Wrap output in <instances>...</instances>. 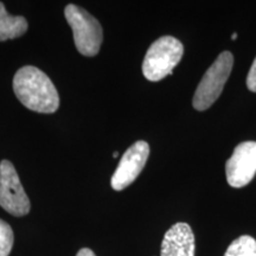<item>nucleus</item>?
<instances>
[{
  "label": "nucleus",
  "mask_w": 256,
  "mask_h": 256,
  "mask_svg": "<svg viewBox=\"0 0 256 256\" xmlns=\"http://www.w3.org/2000/svg\"><path fill=\"white\" fill-rule=\"evenodd\" d=\"M14 90L28 110L37 113H55L60 107V96L49 76L36 66H23L14 78Z\"/></svg>",
  "instance_id": "1"
},
{
  "label": "nucleus",
  "mask_w": 256,
  "mask_h": 256,
  "mask_svg": "<svg viewBox=\"0 0 256 256\" xmlns=\"http://www.w3.org/2000/svg\"><path fill=\"white\" fill-rule=\"evenodd\" d=\"M184 46L177 38L162 36L153 42L147 50L142 62L144 76L152 82H158L172 74L174 66L180 62Z\"/></svg>",
  "instance_id": "2"
},
{
  "label": "nucleus",
  "mask_w": 256,
  "mask_h": 256,
  "mask_svg": "<svg viewBox=\"0 0 256 256\" xmlns=\"http://www.w3.org/2000/svg\"><path fill=\"white\" fill-rule=\"evenodd\" d=\"M66 22L72 30L76 49L83 56H96L100 51L104 31L95 17L78 5L69 4L64 10Z\"/></svg>",
  "instance_id": "3"
},
{
  "label": "nucleus",
  "mask_w": 256,
  "mask_h": 256,
  "mask_svg": "<svg viewBox=\"0 0 256 256\" xmlns=\"http://www.w3.org/2000/svg\"><path fill=\"white\" fill-rule=\"evenodd\" d=\"M234 64L230 51H223L212 66L206 70L194 95L192 106L196 110H206L214 104L228 81Z\"/></svg>",
  "instance_id": "4"
},
{
  "label": "nucleus",
  "mask_w": 256,
  "mask_h": 256,
  "mask_svg": "<svg viewBox=\"0 0 256 256\" xmlns=\"http://www.w3.org/2000/svg\"><path fill=\"white\" fill-rule=\"evenodd\" d=\"M0 206L17 217L28 215L30 211V200L17 171L14 164L6 159L0 162Z\"/></svg>",
  "instance_id": "5"
},
{
  "label": "nucleus",
  "mask_w": 256,
  "mask_h": 256,
  "mask_svg": "<svg viewBox=\"0 0 256 256\" xmlns=\"http://www.w3.org/2000/svg\"><path fill=\"white\" fill-rule=\"evenodd\" d=\"M226 180L230 186L248 185L256 174V142L238 144L226 165Z\"/></svg>",
  "instance_id": "6"
},
{
  "label": "nucleus",
  "mask_w": 256,
  "mask_h": 256,
  "mask_svg": "<svg viewBox=\"0 0 256 256\" xmlns=\"http://www.w3.org/2000/svg\"><path fill=\"white\" fill-rule=\"evenodd\" d=\"M150 156V146L144 140L134 142L124 156L112 177L110 184L115 191H121L130 185L145 168Z\"/></svg>",
  "instance_id": "7"
},
{
  "label": "nucleus",
  "mask_w": 256,
  "mask_h": 256,
  "mask_svg": "<svg viewBox=\"0 0 256 256\" xmlns=\"http://www.w3.org/2000/svg\"><path fill=\"white\" fill-rule=\"evenodd\" d=\"M160 256H194V235L188 223H176L166 232Z\"/></svg>",
  "instance_id": "8"
},
{
  "label": "nucleus",
  "mask_w": 256,
  "mask_h": 256,
  "mask_svg": "<svg viewBox=\"0 0 256 256\" xmlns=\"http://www.w3.org/2000/svg\"><path fill=\"white\" fill-rule=\"evenodd\" d=\"M28 20L22 16H11L0 2V42L14 40L28 31Z\"/></svg>",
  "instance_id": "9"
},
{
  "label": "nucleus",
  "mask_w": 256,
  "mask_h": 256,
  "mask_svg": "<svg viewBox=\"0 0 256 256\" xmlns=\"http://www.w3.org/2000/svg\"><path fill=\"white\" fill-rule=\"evenodd\" d=\"M224 256H256V240L249 235L240 236L229 246Z\"/></svg>",
  "instance_id": "10"
},
{
  "label": "nucleus",
  "mask_w": 256,
  "mask_h": 256,
  "mask_svg": "<svg viewBox=\"0 0 256 256\" xmlns=\"http://www.w3.org/2000/svg\"><path fill=\"white\" fill-rule=\"evenodd\" d=\"M14 230L5 220H0V256H8L14 247Z\"/></svg>",
  "instance_id": "11"
},
{
  "label": "nucleus",
  "mask_w": 256,
  "mask_h": 256,
  "mask_svg": "<svg viewBox=\"0 0 256 256\" xmlns=\"http://www.w3.org/2000/svg\"><path fill=\"white\" fill-rule=\"evenodd\" d=\"M247 87L250 92H256V57L247 76Z\"/></svg>",
  "instance_id": "12"
},
{
  "label": "nucleus",
  "mask_w": 256,
  "mask_h": 256,
  "mask_svg": "<svg viewBox=\"0 0 256 256\" xmlns=\"http://www.w3.org/2000/svg\"><path fill=\"white\" fill-rule=\"evenodd\" d=\"M76 256H96V255L94 254V252H92V249L83 248L78 252V255H76Z\"/></svg>",
  "instance_id": "13"
},
{
  "label": "nucleus",
  "mask_w": 256,
  "mask_h": 256,
  "mask_svg": "<svg viewBox=\"0 0 256 256\" xmlns=\"http://www.w3.org/2000/svg\"><path fill=\"white\" fill-rule=\"evenodd\" d=\"M236 38H238V34H236V32H234L232 36V40H236Z\"/></svg>",
  "instance_id": "14"
},
{
  "label": "nucleus",
  "mask_w": 256,
  "mask_h": 256,
  "mask_svg": "<svg viewBox=\"0 0 256 256\" xmlns=\"http://www.w3.org/2000/svg\"><path fill=\"white\" fill-rule=\"evenodd\" d=\"M118 156H119V152H114V154H113V158H116Z\"/></svg>",
  "instance_id": "15"
}]
</instances>
